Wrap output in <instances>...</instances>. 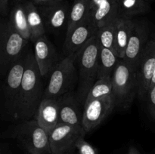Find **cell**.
Masks as SVG:
<instances>
[{
  "instance_id": "6da1fadb",
  "label": "cell",
  "mask_w": 155,
  "mask_h": 154,
  "mask_svg": "<svg viewBox=\"0 0 155 154\" xmlns=\"http://www.w3.org/2000/svg\"><path fill=\"white\" fill-rule=\"evenodd\" d=\"M42 76L38 68L34 54L30 50L26 52V66L17 102L15 120L33 119L43 99Z\"/></svg>"
},
{
  "instance_id": "7a4b0ae2",
  "label": "cell",
  "mask_w": 155,
  "mask_h": 154,
  "mask_svg": "<svg viewBox=\"0 0 155 154\" xmlns=\"http://www.w3.org/2000/svg\"><path fill=\"white\" fill-rule=\"evenodd\" d=\"M100 48L101 45L95 35L75 53V64L78 71L77 95L83 106L88 92L98 77Z\"/></svg>"
},
{
  "instance_id": "3957f363",
  "label": "cell",
  "mask_w": 155,
  "mask_h": 154,
  "mask_svg": "<svg viewBox=\"0 0 155 154\" xmlns=\"http://www.w3.org/2000/svg\"><path fill=\"white\" fill-rule=\"evenodd\" d=\"M28 42L14 28L9 18L0 17V66L2 77L25 52Z\"/></svg>"
},
{
  "instance_id": "277c9868",
  "label": "cell",
  "mask_w": 155,
  "mask_h": 154,
  "mask_svg": "<svg viewBox=\"0 0 155 154\" xmlns=\"http://www.w3.org/2000/svg\"><path fill=\"white\" fill-rule=\"evenodd\" d=\"M115 107L127 108L138 95L136 70L124 59L120 58L111 75Z\"/></svg>"
},
{
  "instance_id": "5b68a950",
  "label": "cell",
  "mask_w": 155,
  "mask_h": 154,
  "mask_svg": "<svg viewBox=\"0 0 155 154\" xmlns=\"http://www.w3.org/2000/svg\"><path fill=\"white\" fill-rule=\"evenodd\" d=\"M78 85V71L75 64V54L65 56L51 72L44 91L43 98H58L74 91Z\"/></svg>"
},
{
  "instance_id": "8992f818",
  "label": "cell",
  "mask_w": 155,
  "mask_h": 154,
  "mask_svg": "<svg viewBox=\"0 0 155 154\" xmlns=\"http://www.w3.org/2000/svg\"><path fill=\"white\" fill-rule=\"evenodd\" d=\"M12 137L29 154H52L49 134L36 119L22 121L14 128Z\"/></svg>"
},
{
  "instance_id": "52a82bcc",
  "label": "cell",
  "mask_w": 155,
  "mask_h": 154,
  "mask_svg": "<svg viewBox=\"0 0 155 154\" xmlns=\"http://www.w3.org/2000/svg\"><path fill=\"white\" fill-rule=\"evenodd\" d=\"M26 52L12 64L5 76L0 95V112L11 119H15L17 102L26 66Z\"/></svg>"
},
{
  "instance_id": "ba28073f",
  "label": "cell",
  "mask_w": 155,
  "mask_h": 154,
  "mask_svg": "<svg viewBox=\"0 0 155 154\" xmlns=\"http://www.w3.org/2000/svg\"><path fill=\"white\" fill-rule=\"evenodd\" d=\"M86 135L83 126H75L59 122L49 132L50 146L52 154L71 152L77 142Z\"/></svg>"
},
{
  "instance_id": "9c48e42d",
  "label": "cell",
  "mask_w": 155,
  "mask_h": 154,
  "mask_svg": "<svg viewBox=\"0 0 155 154\" xmlns=\"http://www.w3.org/2000/svg\"><path fill=\"white\" fill-rule=\"evenodd\" d=\"M115 107L113 95L85 101L83 110V128L90 132L111 113Z\"/></svg>"
},
{
  "instance_id": "30bf717a",
  "label": "cell",
  "mask_w": 155,
  "mask_h": 154,
  "mask_svg": "<svg viewBox=\"0 0 155 154\" xmlns=\"http://www.w3.org/2000/svg\"><path fill=\"white\" fill-rule=\"evenodd\" d=\"M36 5L46 30L59 31L64 27L67 28L71 7L67 0H57Z\"/></svg>"
},
{
  "instance_id": "8fae6325",
  "label": "cell",
  "mask_w": 155,
  "mask_h": 154,
  "mask_svg": "<svg viewBox=\"0 0 155 154\" xmlns=\"http://www.w3.org/2000/svg\"><path fill=\"white\" fill-rule=\"evenodd\" d=\"M148 25L145 22H135L134 28L129 39L124 60L136 70L148 39Z\"/></svg>"
},
{
  "instance_id": "7c38bea8",
  "label": "cell",
  "mask_w": 155,
  "mask_h": 154,
  "mask_svg": "<svg viewBox=\"0 0 155 154\" xmlns=\"http://www.w3.org/2000/svg\"><path fill=\"white\" fill-rule=\"evenodd\" d=\"M98 27L90 15L86 20L76 26L65 36L63 49L66 56L75 54L89 39L97 34Z\"/></svg>"
},
{
  "instance_id": "4fadbf2b",
  "label": "cell",
  "mask_w": 155,
  "mask_h": 154,
  "mask_svg": "<svg viewBox=\"0 0 155 154\" xmlns=\"http://www.w3.org/2000/svg\"><path fill=\"white\" fill-rule=\"evenodd\" d=\"M155 69V41L149 40L136 69L138 95L143 98L148 91Z\"/></svg>"
},
{
  "instance_id": "5bb4252c",
  "label": "cell",
  "mask_w": 155,
  "mask_h": 154,
  "mask_svg": "<svg viewBox=\"0 0 155 154\" xmlns=\"http://www.w3.org/2000/svg\"><path fill=\"white\" fill-rule=\"evenodd\" d=\"M35 59L42 77L51 73L59 63L58 54L53 44L45 35L36 39L34 42Z\"/></svg>"
},
{
  "instance_id": "9a60e30c",
  "label": "cell",
  "mask_w": 155,
  "mask_h": 154,
  "mask_svg": "<svg viewBox=\"0 0 155 154\" xmlns=\"http://www.w3.org/2000/svg\"><path fill=\"white\" fill-rule=\"evenodd\" d=\"M59 104V122L75 126H83V111L77 92L69 91L58 98Z\"/></svg>"
},
{
  "instance_id": "2e32d148",
  "label": "cell",
  "mask_w": 155,
  "mask_h": 154,
  "mask_svg": "<svg viewBox=\"0 0 155 154\" xmlns=\"http://www.w3.org/2000/svg\"><path fill=\"white\" fill-rule=\"evenodd\" d=\"M59 104L58 98H43L34 116L38 123L47 132L59 123Z\"/></svg>"
},
{
  "instance_id": "e0dca14e",
  "label": "cell",
  "mask_w": 155,
  "mask_h": 154,
  "mask_svg": "<svg viewBox=\"0 0 155 154\" xmlns=\"http://www.w3.org/2000/svg\"><path fill=\"white\" fill-rule=\"evenodd\" d=\"M89 15L97 27H103L117 19L116 0H90Z\"/></svg>"
},
{
  "instance_id": "ac0fdd59",
  "label": "cell",
  "mask_w": 155,
  "mask_h": 154,
  "mask_svg": "<svg viewBox=\"0 0 155 154\" xmlns=\"http://www.w3.org/2000/svg\"><path fill=\"white\" fill-rule=\"evenodd\" d=\"M27 14V22L30 31V42H34L37 39L45 35L46 29L44 25L43 19L37 5L33 0L24 2Z\"/></svg>"
},
{
  "instance_id": "d6986e66",
  "label": "cell",
  "mask_w": 155,
  "mask_h": 154,
  "mask_svg": "<svg viewBox=\"0 0 155 154\" xmlns=\"http://www.w3.org/2000/svg\"><path fill=\"white\" fill-rule=\"evenodd\" d=\"M117 18L133 19V17L147 13L151 9L147 0H116Z\"/></svg>"
},
{
  "instance_id": "ffe728a7",
  "label": "cell",
  "mask_w": 155,
  "mask_h": 154,
  "mask_svg": "<svg viewBox=\"0 0 155 154\" xmlns=\"http://www.w3.org/2000/svg\"><path fill=\"white\" fill-rule=\"evenodd\" d=\"M115 34H116V53L120 58L124 59L126 48L128 43L135 22L133 19L117 18L115 21Z\"/></svg>"
},
{
  "instance_id": "44dd1931",
  "label": "cell",
  "mask_w": 155,
  "mask_h": 154,
  "mask_svg": "<svg viewBox=\"0 0 155 154\" xmlns=\"http://www.w3.org/2000/svg\"><path fill=\"white\" fill-rule=\"evenodd\" d=\"M9 20L14 28L27 40H30V31L27 22V14L24 2H16L12 8L9 15Z\"/></svg>"
},
{
  "instance_id": "7402d4cb",
  "label": "cell",
  "mask_w": 155,
  "mask_h": 154,
  "mask_svg": "<svg viewBox=\"0 0 155 154\" xmlns=\"http://www.w3.org/2000/svg\"><path fill=\"white\" fill-rule=\"evenodd\" d=\"M119 60L120 57L113 51L101 46L98 55L97 79L111 78L112 74Z\"/></svg>"
},
{
  "instance_id": "603a6c76",
  "label": "cell",
  "mask_w": 155,
  "mask_h": 154,
  "mask_svg": "<svg viewBox=\"0 0 155 154\" xmlns=\"http://www.w3.org/2000/svg\"><path fill=\"white\" fill-rule=\"evenodd\" d=\"M90 0H74L71 7L69 20L66 28L68 34L76 26L78 25L89 15Z\"/></svg>"
},
{
  "instance_id": "cb8c5ba5",
  "label": "cell",
  "mask_w": 155,
  "mask_h": 154,
  "mask_svg": "<svg viewBox=\"0 0 155 154\" xmlns=\"http://www.w3.org/2000/svg\"><path fill=\"white\" fill-rule=\"evenodd\" d=\"M114 22L99 27L96 35L101 47L108 48L117 54Z\"/></svg>"
},
{
  "instance_id": "d4e9b609",
  "label": "cell",
  "mask_w": 155,
  "mask_h": 154,
  "mask_svg": "<svg viewBox=\"0 0 155 154\" xmlns=\"http://www.w3.org/2000/svg\"><path fill=\"white\" fill-rule=\"evenodd\" d=\"M110 95H113L111 78L98 79L88 92L86 101L110 96Z\"/></svg>"
},
{
  "instance_id": "484cf974",
  "label": "cell",
  "mask_w": 155,
  "mask_h": 154,
  "mask_svg": "<svg viewBox=\"0 0 155 154\" xmlns=\"http://www.w3.org/2000/svg\"><path fill=\"white\" fill-rule=\"evenodd\" d=\"M75 148L77 149V154H98L97 149L86 141L84 137H82L77 142Z\"/></svg>"
},
{
  "instance_id": "4316f807",
  "label": "cell",
  "mask_w": 155,
  "mask_h": 154,
  "mask_svg": "<svg viewBox=\"0 0 155 154\" xmlns=\"http://www.w3.org/2000/svg\"><path fill=\"white\" fill-rule=\"evenodd\" d=\"M148 110L151 116L155 119V85L151 86L147 93Z\"/></svg>"
},
{
  "instance_id": "83f0119b",
  "label": "cell",
  "mask_w": 155,
  "mask_h": 154,
  "mask_svg": "<svg viewBox=\"0 0 155 154\" xmlns=\"http://www.w3.org/2000/svg\"><path fill=\"white\" fill-rule=\"evenodd\" d=\"M8 0H0V17L5 16L8 11Z\"/></svg>"
},
{
  "instance_id": "f1b7e54d",
  "label": "cell",
  "mask_w": 155,
  "mask_h": 154,
  "mask_svg": "<svg viewBox=\"0 0 155 154\" xmlns=\"http://www.w3.org/2000/svg\"><path fill=\"white\" fill-rule=\"evenodd\" d=\"M127 154H141V152H139V149H138L137 148H136L135 146H130V149H129Z\"/></svg>"
},
{
  "instance_id": "f546056e",
  "label": "cell",
  "mask_w": 155,
  "mask_h": 154,
  "mask_svg": "<svg viewBox=\"0 0 155 154\" xmlns=\"http://www.w3.org/2000/svg\"><path fill=\"white\" fill-rule=\"evenodd\" d=\"M36 5H41V4H44V3H48V2H54V1H57V0H33Z\"/></svg>"
},
{
  "instance_id": "4dcf8cb0",
  "label": "cell",
  "mask_w": 155,
  "mask_h": 154,
  "mask_svg": "<svg viewBox=\"0 0 155 154\" xmlns=\"http://www.w3.org/2000/svg\"><path fill=\"white\" fill-rule=\"evenodd\" d=\"M155 85V69H154V73H153V75H152V78H151V83H150V88L151 87V86L154 85Z\"/></svg>"
},
{
  "instance_id": "1f68e13d",
  "label": "cell",
  "mask_w": 155,
  "mask_h": 154,
  "mask_svg": "<svg viewBox=\"0 0 155 154\" xmlns=\"http://www.w3.org/2000/svg\"><path fill=\"white\" fill-rule=\"evenodd\" d=\"M15 2H24L27 1V0H14Z\"/></svg>"
},
{
  "instance_id": "d6a6232c",
  "label": "cell",
  "mask_w": 155,
  "mask_h": 154,
  "mask_svg": "<svg viewBox=\"0 0 155 154\" xmlns=\"http://www.w3.org/2000/svg\"><path fill=\"white\" fill-rule=\"evenodd\" d=\"M1 77H2V71H1V66H0V79H1Z\"/></svg>"
},
{
  "instance_id": "836d02e7",
  "label": "cell",
  "mask_w": 155,
  "mask_h": 154,
  "mask_svg": "<svg viewBox=\"0 0 155 154\" xmlns=\"http://www.w3.org/2000/svg\"><path fill=\"white\" fill-rule=\"evenodd\" d=\"M147 1H148L150 2H151V1H153V0H147Z\"/></svg>"
},
{
  "instance_id": "e575fe53",
  "label": "cell",
  "mask_w": 155,
  "mask_h": 154,
  "mask_svg": "<svg viewBox=\"0 0 155 154\" xmlns=\"http://www.w3.org/2000/svg\"><path fill=\"white\" fill-rule=\"evenodd\" d=\"M0 154H2V151H1V148H0Z\"/></svg>"
},
{
  "instance_id": "d590c367",
  "label": "cell",
  "mask_w": 155,
  "mask_h": 154,
  "mask_svg": "<svg viewBox=\"0 0 155 154\" xmlns=\"http://www.w3.org/2000/svg\"><path fill=\"white\" fill-rule=\"evenodd\" d=\"M65 154H71V152H69V153H65Z\"/></svg>"
},
{
  "instance_id": "8d00e7d4",
  "label": "cell",
  "mask_w": 155,
  "mask_h": 154,
  "mask_svg": "<svg viewBox=\"0 0 155 154\" xmlns=\"http://www.w3.org/2000/svg\"><path fill=\"white\" fill-rule=\"evenodd\" d=\"M71 154H72V153H71Z\"/></svg>"
}]
</instances>
